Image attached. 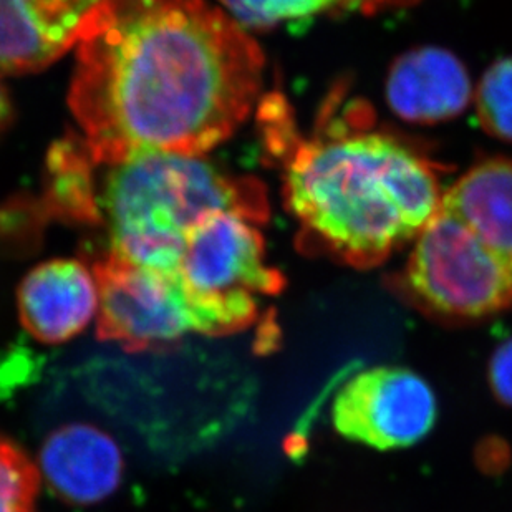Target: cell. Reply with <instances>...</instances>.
Listing matches in <instances>:
<instances>
[{
    "instance_id": "6da1fadb",
    "label": "cell",
    "mask_w": 512,
    "mask_h": 512,
    "mask_svg": "<svg viewBox=\"0 0 512 512\" xmlns=\"http://www.w3.org/2000/svg\"><path fill=\"white\" fill-rule=\"evenodd\" d=\"M75 47L68 105L97 163L206 155L261 92V47L204 0H107Z\"/></svg>"
},
{
    "instance_id": "7a4b0ae2",
    "label": "cell",
    "mask_w": 512,
    "mask_h": 512,
    "mask_svg": "<svg viewBox=\"0 0 512 512\" xmlns=\"http://www.w3.org/2000/svg\"><path fill=\"white\" fill-rule=\"evenodd\" d=\"M271 150L284 156V201L300 249L372 269L413 242L441 208L438 171L397 136L325 115L300 140L279 97L261 108Z\"/></svg>"
},
{
    "instance_id": "3957f363",
    "label": "cell",
    "mask_w": 512,
    "mask_h": 512,
    "mask_svg": "<svg viewBox=\"0 0 512 512\" xmlns=\"http://www.w3.org/2000/svg\"><path fill=\"white\" fill-rule=\"evenodd\" d=\"M93 194L108 252L168 276L178 271L189 229L206 214L231 211L256 224L269 216L256 179L219 170L203 156L166 151L97 163Z\"/></svg>"
},
{
    "instance_id": "277c9868",
    "label": "cell",
    "mask_w": 512,
    "mask_h": 512,
    "mask_svg": "<svg viewBox=\"0 0 512 512\" xmlns=\"http://www.w3.org/2000/svg\"><path fill=\"white\" fill-rule=\"evenodd\" d=\"M196 332L224 335L257 319V295L284 289L281 272L266 261L264 237L241 214L216 211L189 229L178 271Z\"/></svg>"
},
{
    "instance_id": "5b68a950",
    "label": "cell",
    "mask_w": 512,
    "mask_h": 512,
    "mask_svg": "<svg viewBox=\"0 0 512 512\" xmlns=\"http://www.w3.org/2000/svg\"><path fill=\"white\" fill-rule=\"evenodd\" d=\"M388 287L421 314L474 322L512 305V271L445 209L413 241L405 267Z\"/></svg>"
},
{
    "instance_id": "8992f818",
    "label": "cell",
    "mask_w": 512,
    "mask_h": 512,
    "mask_svg": "<svg viewBox=\"0 0 512 512\" xmlns=\"http://www.w3.org/2000/svg\"><path fill=\"white\" fill-rule=\"evenodd\" d=\"M97 279L98 339L131 352L168 347L196 332L188 297L178 279L107 252L93 264Z\"/></svg>"
},
{
    "instance_id": "52a82bcc",
    "label": "cell",
    "mask_w": 512,
    "mask_h": 512,
    "mask_svg": "<svg viewBox=\"0 0 512 512\" xmlns=\"http://www.w3.org/2000/svg\"><path fill=\"white\" fill-rule=\"evenodd\" d=\"M332 418L347 440L380 451L408 448L435 426V393L408 368H368L343 385Z\"/></svg>"
},
{
    "instance_id": "ba28073f",
    "label": "cell",
    "mask_w": 512,
    "mask_h": 512,
    "mask_svg": "<svg viewBox=\"0 0 512 512\" xmlns=\"http://www.w3.org/2000/svg\"><path fill=\"white\" fill-rule=\"evenodd\" d=\"M388 107L401 120L435 125L468 108L473 85L463 62L440 47L411 49L392 63L385 83Z\"/></svg>"
},
{
    "instance_id": "9c48e42d",
    "label": "cell",
    "mask_w": 512,
    "mask_h": 512,
    "mask_svg": "<svg viewBox=\"0 0 512 512\" xmlns=\"http://www.w3.org/2000/svg\"><path fill=\"white\" fill-rule=\"evenodd\" d=\"M98 305L97 279L82 262H45L30 271L20 284V320L40 342L73 339L97 317Z\"/></svg>"
},
{
    "instance_id": "30bf717a",
    "label": "cell",
    "mask_w": 512,
    "mask_h": 512,
    "mask_svg": "<svg viewBox=\"0 0 512 512\" xmlns=\"http://www.w3.org/2000/svg\"><path fill=\"white\" fill-rule=\"evenodd\" d=\"M40 471L50 488L68 503H100L118 488L123 458L107 433L73 423L58 428L45 441Z\"/></svg>"
},
{
    "instance_id": "8fae6325",
    "label": "cell",
    "mask_w": 512,
    "mask_h": 512,
    "mask_svg": "<svg viewBox=\"0 0 512 512\" xmlns=\"http://www.w3.org/2000/svg\"><path fill=\"white\" fill-rule=\"evenodd\" d=\"M441 208L473 232L512 271V158H489L451 186Z\"/></svg>"
},
{
    "instance_id": "7c38bea8",
    "label": "cell",
    "mask_w": 512,
    "mask_h": 512,
    "mask_svg": "<svg viewBox=\"0 0 512 512\" xmlns=\"http://www.w3.org/2000/svg\"><path fill=\"white\" fill-rule=\"evenodd\" d=\"M242 29L266 30L327 12L360 9L363 0H221Z\"/></svg>"
},
{
    "instance_id": "4fadbf2b",
    "label": "cell",
    "mask_w": 512,
    "mask_h": 512,
    "mask_svg": "<svg viewBox=\"0 0 512 512\" xmlns=\"http://www.w3.org/2000/svg\"><path fill=\"white\" fill-rule=\"evenodd\" d=\"M474 102L486 133L512 141V57L501 58L484 72Z\"/></svg>"
},
{
    "instance_id": "5bb4252c",
    "label": "cell",
    "mask_w": 512,
    "mask_h": 512,
    "mask_svg": "<svg viewBox=\"0 0 512 512\" xmlns=\"http://www.w3.org/2000/svg\"><path fill=\"white\" fill-rule=\"evenodd\" d=\"M37 489L34 464L0 436V512H35Z\"/></svg>"
},
{
    "instance_id": "9a60e30c",
    "label": "cell",
    "mask_w": 512,
    "mask_h": 512,
    "mask_svg": "<svg viewBox=\"0 0 512 512\" xmlns=\"http://www.w3.org/2000/svg\"><path fill=\"white\" fill-rule=\"evenodd\" d=\"M489 382L494 395L512 406V339L494 352L489 363Z\"/></svg>"
},
{
    "instance_id": "2e32d148",
    "label": "cell",
    "mask_w": 512,
    "mask_h": 512,
    "mask_svg": "<svg viewBox=\"0 0 512 512\" xmlns=\"http://www.w3.org/2000/svg\"><path fill=\"white\" fill-rule=\"evenodd\" d=\"M420 0H363L362 12L372 14L382 9H390V7H410V5L418 4Z\"/></svg>"
},
{
    "instance_id": "e0dca14e",
    "label": "cell",
    "mask_w": 512,
    "mask_h": 512,
    "mask_svg": "<svg viewBox=\"0 0 512 512\" xmlns=\"http://www.w3.org/2000/svg\"><path fill=\"white\" fill-rule=\"evenodd\" d=\"M10 121H12V103H10L7 90L0 83V135H2V131L7 130Z\"/></svg>"
}]
</instances>
